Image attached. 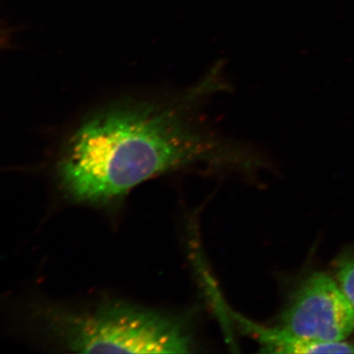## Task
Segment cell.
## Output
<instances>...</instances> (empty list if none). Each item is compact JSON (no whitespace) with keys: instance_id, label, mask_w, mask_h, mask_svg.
I'll return each instance as SVG.
<instances>
[{"instance_id":"obj_5","label":"cell","mask_w":354,"mask_h":354,"mask_svg":"<svg viewBox=\"0 0 354 354\" xmlns=\"http://www.w3.org/2000/svg\"><path fill=\"white\" fill-rule=\"evenodd\" d=\"M337 281L354 307V252L339 258L335 265Z\"/></svg>"},{"instance_id":"obj_4","label":"cell","mask_w":354,"mask_h":354,"mask_svg":"<svg viewBox=\"0 0 354 354\" xmlns=\"http://www.w3.org/2000/svg\"><path fill=\"white\" fill-rule=\"evenodd\" d=\"M230 315L241 329L262 344L266 353H354V342H326L309 341L279 328H267L244 318L234 311Z\"/></svg>"},{"instance_id":"obj_2","label":"cell","mask_w":354,"mask_h":354,"mask_svg":"<svg viewBox=\"0 0 354 354\" xmlns=\"http://www.w3.org/2000/svg\"><path fill=\"white\" fill-rule=\"evenodd\" d=\"M11 337L55 351L95 353H188L197 348L189 317L109 300L71 306L35 293L0 297Z\"/></svg>"},{"instance_id":"obj_1","label":"cell","mask_w":354,"mask_h":354,"mask_svg":"<svg viewBox=\"0 0 354 354\" xmlns=\"http://www.w3.org/2000/svg\"><path fill=\"white\" fill-rule=\"evenodd\" d=\"M223 87L214 69L183 90L125 95L88 111L50 165L53 189L72 204L102 208L165 174L243 165L241 150L216 134L203 113Z\"/></svg>"},{"instance_id":"obj_3","label":"cell","mask_w":354,"mask_h":354,"mask_svg":"<svg viewBox=\"0 0 354 354\" xmlns=\"http://www.w3.org/2000/svg\"><path fill=\"white\" fill-rule=\"evenodd\" d=\"M279 327L309 341L344 342L354 332V307L337 281L314 272L291 295Z\"/></svg>"}]
</instances>
